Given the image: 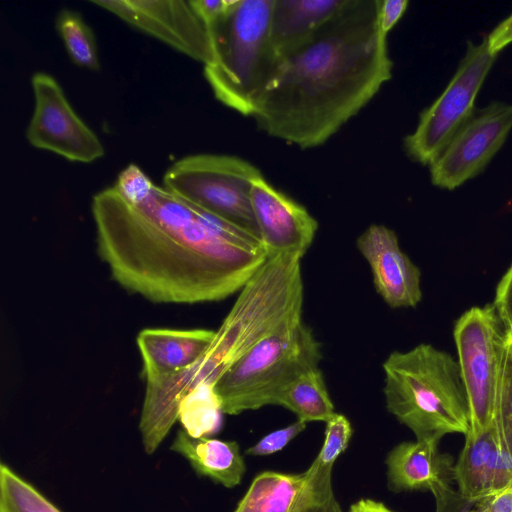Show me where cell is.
I'll use <instances>...</instances> for the list:
<instances>
[{
    "label": "cell",
    "mask_w": 512,
    "mask_h": 512,
    "mask_svg": "<svg viewBox=\"0 0 512 512\" xmlns=\"http://www.w3.org/2000/svg\"><path fill=\"white\" fill-rule=\"evenodd\" d=\"M91 212L112 278L154 303L224 300L268 258L257 236L156 184L135 205L108 187L93 196Z\"/></svg>",
    "instance_id": "1"
},
{
    "label": "cell",
    "mask_w": 512,
    "mask_h": 512,
    "mask_svg": "<svg viewBox=\"0 0 512 512\" xmlns=\"http://www.w3.org/2000/svg\"><path fill=\"white\" fill-rule=\"evenodd\" d=\"M379 0L345 6L278 60L251 117L267 135L301 149L324 144L392 77Z\"/></svg>",
    "instance_id": "2"
},
{
    "label": "cell",
    "mask_w": 512,
    "mask_h": 512,
    "mask_svg": "<svg viewBox=\"0 0 512 512\" xmlns=\"http://www.w3.org/2000/svg\"><path fill=\"white\" fill-rule=\"evenodd\" d=\"M302 257L298 252L268 256L239 291L209 348L182 371V382L189 390L201 383L215 385L257 343L285 322L302 316Z\"/></svg>",
    "instance_id": "3"
},
{
    "label": "cell",
    "mask_w": 512,
    "mask_h": 512,
    "mask_svg": "<svg viewBox=\"0 0 512 512\" xmlns=\"http://www.w3.org/2000/svg\"><path fill=\"white\" fill-rule=\"evenodd\" d=\"M387 410L418 441L470 429V406L459 363L429 344L393 351L382 365Z\"/></svg>",
    "instance_id": "4"
},
{
    "label": "cell",
    "mask_w": 512,
    "mask_h": 512,
    "mask_svg": "<svg viewBox=\"0 0 512 512\" xmlns=\"http://www.w3.org/2000/svg\"><path fill=\"white\" fill-rule=\"evenodd\" d=\"M274 0H230L208 23L212 60L204 76L225 106L252 116L277 64L271 42Z\"/></svg>",
    "instance_id": "5"
},
{
    "label": "cell",
    "mask_w": 512,
    "mask_h": 512,
    "mask_svg": "<svg viewBox=\"0 0 512 512\" xmlns=\"http://www.w3.org/2000/svg\"><path fill=\"white\" fill-rule=\"evenodd\" d=\"M321 344L302 316L257 343L216 382L224 414L276 405L280 393L304 372L319 367Z\"/></svg>",
    "instance_id": "6"
},
{
    "label": "cell",
    "mask_w": 512,
    "mask_h": 512,
    "mask_svg": "<svg viewBox=\"0 0 512 512\" xmlns=\"http://www.w3.org/2000/svg\"><path fill=\"white\" fill-rule=\"evenodd\" d=\"M261 176L256 166L237 156L195 154L167 169L163 187L260 238L250 193L253 182Z\"/></svg>",
    "instance_id": "7"
},
{
    "label": "cell",
    "mask_w": 512,
    "mask_h": 512,
    "mask_svg": "<svg viewBox=\"0 0 512 512\" xmlns=\"http://www.w3.org/2000/svg\"><path fill=\"white\" fill-rule=\"evenodd\" d=\"M454 339L470 406V429L495 422L506 329L494 305L473 307L456 322Z\"/></svg>",
    "instance_id": "8"
},
{
    "label": "cell",
    "mask_w": 512,
    "mask_h": 512,
    "mask_svg": "<svg viewBox=\"0 0 512 512\" xmlns=\"http://www.w3.org/2000/svg\"><path fill=\"white\" fill-rule=\"evenodd\" d=\"M496 55L487 37L468 43L456 73L443 93L421 114L413 133L404 139L407 155L423 165L431 164L474 112L475 98Z\"/></svg>",
    "instance_id": "9"
},
{
    "label": "cell",
    "mask_w": 512,
    "mask_h": 512,
    "mask_svg": "<svg viewBox=\"0 0 512 512\" xmlns=\"http://www.w3.org/2000/svg\"><path fill=\"white\" fill-rule=\"evenodd\" d=\"M31 85L35 106L25 132L28 142L73 162L101 158L105 153L102 143L72 109L58 82L47 73L36 72Z\"/></svg>",
    "instance_id": "10"
},
{
    "label": "cell",
    "mask_w": 512,
    "mask_h": 512,
    "mask_svg": "<svg viewBox=\"0 0 512 512\" xmlns=\"http://www.w3.org/2000/svg\"><path fill=\"white\" fill-rule=\"evenodd\" d=\"M90 3L204 66L212 60L209 27L194 0H95Z\"/></svg>",
    "instance_id": "11"
},
{
    "label": "cell",
    "mask_w": 512,
    "mask_h": 512,
    "mask_svg": "<svg viewBox=\"0 0 512 512\" xmlns=\"http://www.w3.org/2000/svg\"><path fill=\"white\" fill-rule=\"evenodd\" d=\"M512 129V104L493 102L470 118L430 164L435 186L452 190L480 173Z\"/></svg>",
    "instance_id": "12"
},
{
    "label": "cell",
    "mask_w": 512,
    "mask_h": 512,
    "mask_svg": "<svg viewBox=\"0 0 512 512\" xmlns=\"http://www.w3.org/2000/svg\"><path fill=\"white\" fill-rule=\"evenodd\" d=\"M251 206L268 256L305 254L318 230L317 220L301 204L269 184L263 176L251 188Z\"/></svg>",
    "instance_id": "13"
},
{
    "label": "cell",
    "mask_w": 512,
    "mask_h": 512,
    "mask_svg": "<svg viewBox=\"0 0 512 512\" xmlns=\"http://www.w3.org/2000/svg\"><path fill=\"white\" fill-rule=\"evenodd\" d=\"M368 262L377 293L391 308L415 307L422 298L419 268L401 250L396 233L372 224L356 240Z\"/></svg>",
    "instance_id": "14"
},
{
    "label": "cell",
    "mask_w": 512,
    "mask_h": 512,
    "mask_svg": "<svg viewBox=\"0 0 512 512\" xmlns=\"http://www.w3.org/2000/svg\"><path fill=\"white\" fill-rule=\"evenodd\" d=\"M331 476L311 466L300 474L257 475L234 512H300L334 500Z\"/></svg>",
    "instance_id": "15"
},
{
    "label": "cell",
    "mask_w": 512,
    "mask_h": 512,
    "mask_svg": "<svg viewBox=\"0 0 512 512\" xmlns=\"http://www.w3.org/2000/svg\"><path fill=\"white\" fill-rule=\"evenodd\" d=\"M454 480L458 491L472 501L512 486V458L500 441L495 422L465 434L454 464Z\"/></svg>",
    "instance_id": "16"
},
{
    "label": "cell",
    "mask_w": 512,
    "mask_h": 512,
    "mask_svg": "<svg viewBox=\"0 0 512 512\" xmlns=\"http://www.w3.org/2000/svg\"><path fill=\"white\" fill-rule=\"evenodd\" d=\"M216 330L146 328L136 343L145 382L179 373L192 366L211 345Z\"/></svg>",
    "instance_id": "17"
},
{
    "label": "cell",
    "mask_w": 512,
    "mask_h": 512,
    "mask_svg": "<svg viewBox=\"0 0 512 512\" xmlns=\"http://www.w3.org/2000/svg\"><path fill=\"white\" fill-rule=\"evenodd\" d=\"M437 442H402L388 454L389 488L395 492L430 491L450 486L454 480V460L442 453Z\"/></svg>",
    "instance_id": "18"
},
{
    "label": "cell",
    "mask_w": 512,
    "mask_h": 512,
    "mask_svg": "<svg viewBox=\"0 0 512 512\" xmlns=\"http://www.w3.org/2000/svg\"><path fill=\"white\" fill-rule=\"evenodd\" d=\"M347 0H274L271 42L278 60L303 45Z\"/></svg>",
    "instance_id": "19"
},
{
    "label": "cell",
    "mask_w": 512,
    "mask_h": 512,
    "mask_svg": "<svg viewBox=\"0 0 512 512\" xmlns=\"http://www.w3.org/2000/svg\"><path fill=\"white\" fill-rule=\"evenodd\" d=\"M170 449L186 458L198 475L227 488L237 486L245 473L244 459L235 441L193 438L179 430Z\"/></svg>",
    "instance_id": "20"
},
{
    "label": "cell",
    "mask_w": 512,
    "mask_h": 512,
    "mask_svg": "<svg viewBox=\"0 0 512 512\" xmlns=\"http://www.w3.org/2000/svg\"><path fill=\"white\" fill-rule=\"evenodd\" d=\"M276 405L292 411L298 420L305 423L327 422L335 414L334 404L319 367L304 372L290 383L278 396Z\"/></svg>",
    "instance_id": "21"
},
{
    "label": "cell",
    "mask_w": 512,
    "mask_h": 512,
    "mask_svg": "<svg viewBox=\"0 0 512 512\" xmlns=\"http://www.w3.org/2000/svg\"><path fill=\"white\" fill-rule=\"evenodd\" d=\"M221 400L211 383H201L181 401L178 419L183 430L193 438L209 437L222 425Z\"/></svg>",
    "instance_id": "22"
},
{
    "label": "cell",
    "mask_w": 512,
    "mask_h": 512,
    "mask_svg": "<svg viewBox=\"0 0 512 512\" xmlns=\"http://www.w3.org/2000/svg\"><path fill=\"white\" fill-rule=\"evenodd\" d=\"M56 28L74 64L99 70L95 39L91 29L74 11L63 9L56 18Z\"/></svg>",
    "instance_id": "23"
},
{
    "label": "cell",
    "mask_w": 512,
    "mask_h": 512,
    "mask_svg": "<svg viewBox=\"0 0 512 512\" xmlns=\"http://www.w3.org/2000/svg\"><path fill=\"white\" fill-rule=\"evenodd\" d=\"M0 512H62L8 465H0Z\"/></svg>",
    "instance_id": "24"
},
{
    "label": "cell",
    "mask_w": 512,
    "mask_h": 512,
    "mask_svg": "<svg viewBox=\"0 0 512 512\" xmlns=\"http://www.w3.org/2000/svg\"><path fill=\"white\" fill-rule=\"evenodd\" d=\"M495 424L500 441L512 458V339L507 336L497 395Z\"/></svg>",
    "instance_id": "25"
},
{
    "label": "cell",
    "mask_w": 512,
    "mask_h": 512,
    "mask_svg": "<svg viewBox=\"0 0 512 512\" xmlns=\"http://www.w3.org/2000/svg\"><path fill=\"white\" fill-rule=\"evenodd\" d=\"M351 435V424L344 415L335 413L326 422L324 443L318 456L312 463L319 474L332 475L333 465L340 454L347 448Z\"/></svg>",
    "instance_id": "26"
},
{
    "label": "cell",
    "mask_w": 512,
    "mask_h": 512,
    "mask_svg": "<svg viewBox=\"0 0 512 512\" xmlns=\"http://www.w3.org/2000/svg\"><path fill=\"white\" fill-rule=\"evenodd\" d=\"M155 184L136 164H129L118 175L113 187L130 204L143 201Z\"/></svg>",
    "instance_id": "27"
},
{
    "label": "cell",
    "mask_w": 512,
    "mask_h": 512,
    "mask_svg": "<svg viewBox=\"0 0 512 512\" xmlns=\"http://www.w3.org/2000/svg\"><path fill=\"white\" fill-rule=\"evenodd\" d=\"M306 428V423L300 420L288 425L287 427L275 430L255 445L246 450L247 455L266 456L282 450L292 439Z\"/></svg>",
    "instance_id": "28"
},
{
    "label": "cell",
    "mask_w": 512,
    "mask_h": 512,
    "mask_svg": "<svg viewBox=\"0 0 512 512\" xmlns=\"http://www.w3.org/2000/svg\"><path fill=\"white\" fill-rule=\"evenodd\" d=\"M506 331L512 330V264L498 284L493 304Z\"/></svg>",
    "instance_id": "29"
},
{
    "label": "cell",
    "mask_w": 512,
    "mask_h": 512,
    "mask_svg": "<svg viewBox=\"0 0 512 512\" xmlns=\"http://www.w3.org/2000/svg\"><path fill=\"white\" fill-rule=\"evenodd\" d=\"M432 494L436 500V512H469L475 502L465 498L451 485L438 488Z\"/></svg>",
    "instance_id": "30"
},
{
    "label": "cell",
    "mask_w": 512,
    "mask_h": 512,
    "mask_svg": "<svg viewBox=\"0 0 512 512\" xmlns=\"http://www.w3.org/2000/svg\"><path fill=\"white\" fill-rule=\"evenodd\" d=\"M469 512H512V486L479 498Z\"/></svg>",
    "instance_id": "31"
},
{
    "label": "cell",
    "mask_w": 512,
    "mask_h": 512,
    "mask_svg": "<svg viewBox=\"0 0 512 512\" xmlns=\"http://www.w3.org/2000/svg\"><path fill=\"white\" fill-rule=\"evenodd\" d=\"M407 6V0H379L378 23L383 34L387 35L397 24Z\"/></svg>",
    "instance_id": "32"
},
{
    "label": "cell",
    "mask_w": 512,
    "mask_h": 512,
    "mask_svg": "<svg viewBox=\"0 0 512 512\" xmlns=\"http://www.w3.org/2000/svg\"><path fill=\"white\" fill-rule=\"evenodd\" d=\"M487 41L489 51L493 55H497L500 50L512 42V15L487 36Z\"/></svg>",
    "instance_id": "33"
},
{
    "label": "cell",
    "mask_w": 512,
    "mask_h": 512,
    "mask_svg": "<svg viewBox=\"0 0 512 512\" xmlns=\"http://www.w3.org/2000/svg\"><path fill=\"white\" fill-rule=\"evenodd\" d=\"M349 512H394L382 502L372 499H361L352 504Z\"/></svg>",
    "instance_id": "34"
},
{
    "label": "cell",
    "mask_w": 512,
    "mask_h": 512,
    "mask_svg": "<svg viewBox=\"0 0 512 512\" xmlns=\"http://www.w3.org/2000/svg\"><path fill=\"white\" fill-rule=\"evenodd\" d=\"M310 512H342V511L340 509L339 504L334 499L329 504L319 507V508H316Z\"/></svg>",
    "instance_id": "35"
},
{
    "label": "cell",
    "mask_w": 512,
    "mask_h": 512,
    "mask_svg": "<svg viewBox=\"0 0 512 512\" xmlns=\"http://www.w3.org/2000/svg\"><path fill=\"white\" fill-rule=\"evenodd\" d=\"M506 335L508 338L512 339V330L511 331H506Z\"/></svg>",
    "instance_id": "36"
}]
</instances>
